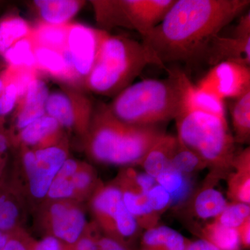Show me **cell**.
Returning <instances> with one entry per match:
<instances>
[{
  "label": "cell",
  "mask_w": 250,
  "mask_h": 250,
  "mask_svg": "<svg viewBox=\"0 0 250 250\" xmlns=\"http://www.w3.org/2000/svg\"><path fill=\"white\" fill-rule=\"evenodd\" d=\"M34 228L43 236L58 238L70 245H75L88 231L83 203L69 200L42 202L33 212Z\"/></svg>",
  "instance_id": "9"
},
{
  "label": "cell",
  "mask_w": 250,
  "mask_h": 250,
  "mask_svg": "<svg viewBox=\"0 0 250 250\" xmlns=\"http://www.w3.org/2000/svg\"><path fill=\"white\" fill-rule=\"evenodd\" d=\"M213 66L219 62H233L250 65V14L243 15L229 37L217 36L212 40L203 59Z\"/></svg>",
  "instance_id": "13"
},
{
  "label": "cell",
  "mask_w": 250,
  "mask_h": 250,
  "mask_svg": "<svg viewBox=\"0 0 250 250\" xmlns=\"http://www.w3.org/2000/svg\"><path fill=\"white\" fill-rule=\"evenodd\" d=\"M146 197L149 207L159 215L172 205L170 194L157 184L147 192Z\"/></svg>",
  "instance_id": "35"
},
{
  "label": "cell",
  "mask_w": 250,
  "mask_h": 250,
  "mask_svg": "<svg viewBox=\"0 0 250 250\" xmlns=\"http://www.w3.org/2000/svg\"><path fill=\"white\" fill-rule=\"evenodd\" d=\"M174 0H96L91 1L97 22L106 29L123 27L143 37L157 26Z\"/></svg>",
  "instance_id": "7"
},
{
  "label": "cell",
  "mask_w": 250,
  "mask_h": 250,
  "mask_svg": "<svg viewBox=\"0 0 250 250\" xmlns=\"http://www.w3.org/2000/svg\"><path fill=\"white\" fill-rule=\"evenodd\" d=\"M163 80L148 79L132 83L107 104L120 121L135 126H158L174 120L183 106L187 74L167 69Z\"/></svg>",
  "instance_id": "3"
},
{
  "label": "cell",
  "mask_w": 250,
  "mask_h": 250,
  "mask_svg": "<svg viewBox=\"0 0 250 250\" xmlns=\"http://www.w3.org/2000/svg\"><path fill=\"white\" fill-rule=\"evenodd\" d=\"M250 4V0H174L142 42L164 66L203 60L212 40Z\"/></svg>",
  "instance_id": "1"
},
{
  "label": "cell",
  "mask_w": 250,
  "mask_h": 250,
  "mask_svg": "<svg viewBox=\"0 0 250 250\" xmlns=\"http://www.w3.org/2000/svg\"><path fill=\"white\" fill-rule=\"evenodd\" d=\"M75 246L76 250H136L104 233L93 221Z\"/></svg>",
  "instance_id": "31"
},
{
  "label": "cell",
  "mask_w": 250,
  "mask_h": 250,
  "mask_svg": "<svg viewBox=\"0 0 250 250\" xmlns=\"http://www.w3.org/2000/svg\"><path fill=\"white\" fill-rule=\"evenodd\" d=\"M94 108L91 100L83 92L68 85L49 93L45 104L46 114L82 141L88 132Z\"/></svg>",
  "instance_id": "10"
},
{
  "label": "cell",
  "mask_w": 250,
  "mask_h": 250,
  "mask_svg": "<svg viewBox=\"0 0 250 250\" xmlns=\"http://www.w3.org/2000/svg\"><path fill=\"white\" fill-rule=\"evenodd\" d=\"M189 240L178 231L164 225L146 230L136 250H185Z\"/></svg>",
  "instance_id": "24"
},
{
  "label": "cell",
  "mask_w": 250,
  "mask_h": 250,
  "mask_svg": "<svg viewBox=\"0 0 250 250\" xmlns=\"http://www.w3.org/2000/svg\"><path fill=\"white\" fill-rule=\"evenodd\" d=\"M235 142L248 143L250 139V91L233 100L230 106Z\"/></svg>",
  "instance_id": "30"
},
{
  "label": "cell",
  "mask_w": 250,
  "mask_h": 250,
  "mask_svg": "<svg viewBox=\"0 0 250 250\" xmlns=\"http://www.w3.org/2000/svg\"><path fill=\"white\" fill-rule=\"evenodd\" d=\"M184 110L205 112L227 120L224 100L193 84L188 77L184 86L183 106L181 111Z\"/></svg>",
  "instance_id": "23"
},
{
  "label": "cell",
  "mask_w": 250,
  "mask_h": 250,
  "mask_svg": "<svg viewBox=\"0 0 250 250\" xmlns=\"http://www.w3.org/2000/svg\"><path fill=\"white\" fill-rule=\"evenodd\" d=\"M4 198L0 202V231L11 233L24 228L28 213L27 202L8 184Z\"/></svg>",
  "instance_id": "21"
},
{
  "label": "cell",
  "mask_w": 250,
  "mask_h": 250,
  "mask_svg": "<svg viewBox=\"0 0 250 250\" xmlns=\"http://www.w3.org/2000/svg\"><path fill=\"white\" fill-rule=\"evenodd\" d=\"M85 4V1L79 0H38L33 1L32 4L40 21L64 25L70 23Z\"/></svg>",
  "instance_id": "22"
},
{
  "label": "cell",
  "mask_w": 250,
  "mask_h": 250,
  "mask_svg": "<svg viewBox=\"0 0 250 250\" xmlns=\"http://www.w3.org/2000/svg\"><path fill=\"white\" fill-rule=\"evenodd\" d=\"M200 238L219 250H241L237 229L228 228L213 220L199 231Z\"/></svg>",
  "instance_id": "26"
},
{
  "label": "cell",
  "mask_w": 250,
  "mask_h": 250,
  "mask_svg": "<svg viewBox=\"0 0 250 250\" xmlns=\"http://www.w3.org/2000/svg\"><path fill=\"white\" fill-rule=\"evenodd\" d=\"M19 98L17 85L14 82H10L0 95V118L5 119L15 110Z\"/></svg>",
  "instance_id": "36"
},
{
  "label": "cell",
  "mask_w": 250,
  "mask_h": 250,
  "mask_svg": "<svg viewBox=\"0 0 250 250\" xmlns=\"http://www.w3.org/2000/svg\"><path fill=\"white\" fill-rule=\"evenodd\" d=\"M9 234L0 231V250H2L3 247L4 246L5 243L7 241Z\"/></svg>",
  "instance_id": "43"
},
{
  "label": "cell",
  "mask_w": 250,
  "mask_h": 250,
  "mask_svg": "<svg viewBox=\"0 0 250 250\" xmlns=\"http://www.w3.org/2000/svg\"><path fill=\"white\" fill-rule=\"evenodd\" d=\"M170 167L186 175L191 176L207 168L208 166L197 153L186 147L179 141L178 147L171 161Z\"/></svg>",
  "instance_id": "33"
},
{
  "label": "cell",
  "mask_w": 250,
  "mask_h": 250,
  "mask_svg": "<svg viewBox=\"0 0 250 250\" xmlns=\"http://www.w3.org/2000/svg\"><path fill=\"white\" fill-rule=\"evenodd\" d=\"M88 204L94 223L104 233L133 248V242L139 237L141 228L126 209L116 184H100Z\"/></svg>",
  "instance_id": "8"
},
{
  "label": "cell",
  "mask_w": 250,
  "mask_h": 250,
  "mask_svg": "<svg viewBox=\"0 0 250 250\" xmlns=\"http://www.w3.org/2000/svg\"><path fill=\"white\" fill-rule=\"evenodd\" d=\"M68 24L54 25L39 21L33 26L31 36L36 46L63 52L66 45Z\"/></svg>",
  "instance_id": "28"
},
{
  "label": "cell",
  "mask_w": 250,
  "mask_h": 250,
  "mask_svg": "<svg viewBox=\"0 0 250 250\" xmlns=\"http://www.w3.org/2000/svg\"><path fill=\"white\" fill-rule=\"evenodd\" d=\"M158 126H135L113 116L107 104L94 108L88 132L82 142L87 156L107 165L139 166L158 138Z\"/></svg>",
  "instance_id": "2"
},
{
  "label": "cell",
  "mask_w": 250,
  "mask_h": 250,
  "mask_svg": "<svg viewBox=\"0 0 250 250\" xmlns=\"http://www.w3.org/2000/svg\"><path fill=\"white\" fill-rule=\"evenodd\" d=\"M35 62L39 72L79 89L76 77L65 52L36 46Z\"/></svg>",
  "instance_id": "17"
},
{
  "label": "cell",
  "mask_w": 250,
  "mask_h": 250,
  "mask_svg": "<svg viewBox=\"0 0 250 250\" xmlns=\"http://www.w3.org/2000/svg\"><path fill=\"white\" fill-rule=\"evenodd\" d=\"M67 137L43 149L20 147L15 180L9 184L27 202L31 213L45 201L54 177L69 158Z\"/></svg>",
  "instance_id": "6"
},
{
  "label": "cell",
  "mask_w": 250,
  "mask_h": 250,
  "mask_svg": "<svg viewBox=\"0 0 250 250\" xmlns=\"http://www.w3.org/2000/svg\"><path fill=\"white\" fill-rule=\"evenodd\" d=\"M35 48V43L30 35L16 42L2 57L7 63V66L34 67L36 69Z\"/></svg>",
  "instance_id": "32"
},
{
  "label": "cell",
  "mask_w": 250,
  "mask_h": 250,
  "mask_svg": "<svg viewBox=\"0 0 250 250\" xmlns=\"http://www.w3.org/2000/svg\"><path fill=\"white\" fill-rule=\"evenodd\" d=\"M220 179L208 174L202 187L192 197V210L202 220L215 219L226 208L228 203L215 186Z\"/></svg>",
  "instance_id": "18"
},
{
  "label": "cell",
  "mask_w": 250,
  "mask_h": 250,
  "mask_svg": "<svg viewBox=\"0 0 250 250\" xmlns=\"http://www.w3.org/2000/svg\"><path fill=\"white\" fill-rule=\"evenodd\" d=\"M179 141L197 153L218 179L231 169L235 152L234 138L227 120L205 112L184 110L174 119Z\"/></svg>",
  "instance_id": "5"
},
{
  "label": "cell",
  "mask_w": 250,
  "mask_h": 250,
  "mask_svg": "<svg viewBox=\"0 0 250 250\" xmlns=\"http://www.w3.org/2000/svg\"><path fill=\"white\" fill-rule=\"evenodd\" d=\"M8 187H9V186H8L7 183L5 184V185L0 187V202H1L2 199L4 198L5 194H6V191H7Z\"/></svg>",
  "instance_id": "45"
},
{
  "label": "cell",
  "mask_w": 250,
  "mask_h": 250,
  "mask_svg": "<svg viewBox=\"0 0 250 250\" xmlns=\"http://www.w3.org/2000/svg\"><path fill=\"white\" fill-rule=\"evenodd\" d=\"M31 250H76L75 245H70L54 237L45 236L40 240L32 237Z\"/></svg>",
  "instance_id": "37"
},
{
  "label": "cell",
  "mask_w": 250,
  "mask_h": 250,
  "mask_svg": "<svg viewBox=\"0 0 250 250\" xmlns=\"http://www.w3.org/2000/svg\"><path fill=\"white\" fill-rule=\"evenodd\" d=\"M5 170L6 168H4L0 164V187L6 184L5 182V171H6Z\"/></svg>",
  "instance_id": "44"
},
{
  "label": "cell",
  "mask_w": 250,
  "mask_h": 250,
  "mask_svg": "<svg viewBox=\"0 0 250 250\" xmlns=\"http://www.w3.org/2000/svg\"><path fill=\"white\" fill-rule=\"evenodd\" d=\"M242 249L249 250L250 248V219L237 228Z\"/></svg>",
  "instance_id": "40"
},
{
  "label": "cell",
  "mask_w": 250,
  "mask_h": 250,
  "mask_svg": "<svg viewBox=\"0 0 250 250\" xmlns=\"http://www.w3.org/2000/svg\"><path fill=\"white\" fill-rule=\"evenodd\" d=\"M49 93L48 86L39 77L31 83L15 108L12 125L15 131H21L46 114L45 104Z\"/></svg>",
  "instance_id": "15"
},
{
  "label": "cell",
  "mask_w": 250,
  "mask_h": 250,
  "mask_svg": "<svg viewBox=\"0 0 250 250\" xmlns=\"http://www.w3.org/2000/svg\"><path fill=\"white\" fill-rule=\"evenodd\" d=\"M66 137L65 130L58 122L47 114L16 134L10 135L11 146L16 149H43L59 144Z\"/></svg>",
  "instance_id": "14"
},
{
  "label": "cell",
  "mask_w": 250,
  "mask_h": 250,
  "mask_svg": "<svg viewBox=\"0 0 250 250\" xmlns=\"http://www.w3.org/2000/svg\"><path fill=\"white\" fill-rule=\"evenodd\" d=\"M178 145L177 136L164 132L151 146L139 166L143 167L146 173L156 178L170 167L171 161Z\"/></svg>",
  "instance_id": "19"
},
{
  "label": "cell",
  "mask_w": 250,
  "mask_h": 250,
  "mask_svg": "<svg viewBox=\"0 0 250 250\" xmlns=\"http://www.w3.org/2000/svg\"><path fill=\"white\" fill-rule=\"evenodd\" d=\"M11 82V74L9 67H6L4 70L0 72V95L6 88V85Z\"/></svg>",
  "instance_id": "42"
},
{
  "label": "cell",
  "mask_w": 250,
  "mask_h": 250,
  "mask_svg": "<svg viewBox=\"0 0 250 250\" xmlns=\"http://www.w3.org/2000/svg\"><path fill=\"white\" fill-rule=\"evenodd\" d=\"M33 26L16 15L0 20V55L3 56L18 41L30 36Z\"/></svg>",
  "instance_id": "29"
},
{
  "label": "cell",
  "mask_w": 250,
  "mask_h": 250,
  "mask_svg": "<svg viewBox=\"0 0 250 250\" xmlns=\"http://www.w3.org/2000/svg\"><path fill=\"white\" fill-rule=\"evenodd\" d=\"M119 188L126 209L136 219L140 228L147 230L159 225L160 215L156 214L149 207L146 195L128 189Z\"/></svg>",
  "instance_id": "25"
},
{
  "label": "cell",
  "mask_w": 250,
  "mask_h": 250,
  "mask_svg": "<svg viewBox=\"0 0 250 250\" xmlns=\"http://www.w3.org/2000/svg\"><path fill=\"white\" fill-rule=\"evenodd\" d=\"M57 174L69 181L75 192V201L81 203L88 202L103 183L93 166L70 157L63 163Z\"/></svg>",
  "instance_id": "16"
},
{
  "label": "cell",
  "mask_w": 250,
  "mask_h": 250,
  "mask_svg": "<svg viewBox=\"0 0 250 250\" xmlns=\"http://www.w3.org/2000/svg\"><path fill=\"white\" fill-rule=\"evenodd\" d=\"M32 237L25 229L9 233L7 241L1 250H31Z\"/></svg>",
  "instance_id": "38"
},
{
  "label": "cell",
  "mask_w": 250,
  "mask_h": 250,
  "mask_svg": "<svg viewBox=\"0 0 250 250\" xmlns=\"http://www.w3.org/2000/svg\"><path fill=\"white\" fill-rule=\"evenodd\" d=\"M249 219L250 205L232 202L228 204L223 211L213 220L224 226L237 229Z\"/></svg>",
  "instance_id": "34"
},
{
  "label": "cell",
  "mask_w": 250,
  "mask_h": 250,
  "mask_svg": "<svg viewBox=\"0 0 250 250\" xmlns=\"http://www.w3.org/2000/svg\"><path fill=\"white\" fill-rule=\"evenodd\" d=\"M149 65L165 68L143 42L107 32L83 88L99 95L116 96L132 84Z\"/></svg>",
  "instance_id": "4"
},
{
  "label": "cell",
  "mask_w": 250,
  "mask_h": 250,
  "mask_svg": "<svg viewBox=\"0 0 250 250\" xmlns=\"http://www.w3.org/2000/svg\"><path fill=\"white\" fill-rule=\"evenodd\" d=\"M197 85L223 100H236L250 91V67L233 62H219Z\"/></svg>",
  "instance_id": "12"
},
{
  "label": "cell",
  "mask_w": 250,
  "mask_h": 250,
  "mask_svg": "<svg viewBox=\"0 0 250 250\" xmlns=\"http://www.w3.org/2000/svg\"><path fill=\"white\" fill-rule=\"evenodd\" d=\"M156 184L170 194L172 205H178L187 200L192 190L190 176L186 175L170 167L156 177Z\"/></svg>",
  "instance_id": "27"
},
{
  "label": "cell",
  "mask_w": 250,
  "mask_h": 250,
  "mask_svg": "<svg viewBox=\"0 0 250 250\" xmlns=\"http://www.w3.org/2000/svg\"><path fill=\"white\" fill-rule=\"evenodd\" d=\"M228 176V196L233 202L250 204V149L236 153Z\"/></svg>",
  "instance_id": "20"
},
{
  "label": "cell",
  "mask_w": 250,
  "mask_h": 250,
  "mask_svg": "<svg viewBox=\"0 0 250 250\" xmlns=\"http://www.w3.org/2000/svg\"><path fill=\"white\" fill-rule=\"evenodd\" d=\"M106 33L103 29H95L81 23H69L64 52L71 64L78 88H83Z\"/></svg>",
  "instance_id": "11"
},
{
  "label": "cell",
  "mask_w": 250,
  "mask_h": 250,
  "mask_svg": "<svg viewBox=\"0 0 250 250\" xmlns=\"http://www.w3.org/2000/svg\"><path fill=\"white\" fill-rule=\"evenodd\" d=\"M185 250H219L208 241L199 238L195 241L189 240Z\"/></svg>",
  "instance_id": "41"
},
{
  "label": "cell",
  "mask_w": 250,
  "mask_h": 250,
  "mask_svg": "<svg viewBox=\"0 0 250 250\" xmlns=\"http://www.w3.org/2000/svg\"><path fill=\"white\" fill-rule=\"evenodd\" d=\"M11 146L9 130L5 126V119L0 118V164L6 168L8 152Z\"/></svg>",
  "instance_id": "39"
}]
</instances>
